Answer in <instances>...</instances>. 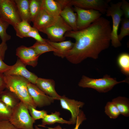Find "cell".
Segmentation results:
<instances>
[{"mask_svg": "<svg viewBox=\"0 0 129 129\" xmlns=\"http://www.w3.org/2000/svg\"><path fill=\"white\" fill-rule=\"evenodd\" d=\"M9 121L18 129H35L33 126L35 120L30 115L27 107L21 101L13 110Z\"/></svg>", "mask_w": 129, "mask_h": 129, "instance_id": "cell-4", "label": "cell"}, {"mask_svg": "<svg viewBox=\"0 0 129 129\" xmlns=\"http://www.w3.org/2000/svg\"><path fill=\"white\" fill-rule=\"evenodd\" d=\"M4 77V74L0 73V94L6 88Z\"/></svg>", "mask_w": 129, "mask_h": 129, "instance_id": "cell-38", "label": "cell"}, {"mask_svg": "<svg viewBox=\"0 0 129 129\" xmlns=\"http://www.w3.org/2000/svg\"><path fill=\"white\" fill-rule=\"evenodd\" d=\"M12 66L8 65L5 64L0 58V73L4 74L9 70Z\"/></svg>", "mask_w": 129, "mask_h": 129, "instance_id": "cell-35", "label": "cell"}, {"mask_svg": "<svg viewBox=\"0 0 129 129\" xmlns=\"http://www.w3.org/2000/svg\"><path fill=\"white\" fill-rule=\"evenodd\" d=\"M42 7L49 14L55 17L60 16L62 9L57 0H42Z\"/></svg>", "mask_w": 129, "mask_h": 129, "instance_id": "cell-19", "label": "cell"}, {"mask_svg": "<svg viewBox=\"0 0 129 129\" xmlns=\"http://www.w3.org/2000/svg\"><path fill=\"white\" fill-rule=\"evenodd\" d=\"M31 116L35 120L43 118L47 114V112L44 110H38L30 106L27 107Z\"/></svg>", "mask_w": 129, "mask_h": 129, "instance_id": "cell-31", "label": "cell"}, {"mask_svg": "<svg viewBox=\"0 0 129 129\" xmlns=\"http://www.w3.org/2000/svg\"><path fill=\"white\" fill-rule=\"evenodd\" d=\"M109 0H70L69 5L83 9L97 11L101 14L106 13Z\"/></svg>", "mask_w": 129, "mask_h": 129, "instance_id": "cell-9", "label": "cell"}, {"mask_svg": "<svg viewBox=\"0 0 129 129\" xmlns=\"http://www.w3.org/2000/svg\"><path fill=\"white\" fill-rule=\"evenodd\" d=\"M0 99L13 110L17 106L21 101L14 93L7 88L0 94Z\"/></svg>", "mask_w": 129, "mask_h": 129, "instance_id": "cell-18", "label": "cell"}, {"mask_svg": "<svg viewBox=\"0 0 129 129\" xmlns=\"http://www.w3.org/2000/svg\"><path fill=\"white\" fill-rule=\"evenodd\" d=\"M121 1L116 3H112L109 5L106 12V15L111 16L113 21L111 33L112 45L115 48L121 46V44L118 38V31L123 13L121 8Z\"/></svg>", "mask_w": 129, "mask_h": 129, "instance_id": "cell-6", "label": "cell"}, {"mask_svg": "<svg viewBox=\"0 0 129 129\" xmlns=\"http://www.w3.org/2000/svg\"><path fill=\"white\" fill-rule=\"evenodd\" d=\"M16 54L26 65L34 67L37 64L39 56L37 55L34 50L30 47L22 45L18 47L16 50Z\"/></svg>", "mask_w": 129, "mask_h": 129, "instance_id": "cell-13", "label": "cell"}, {"mask_svg": "<svg viewBox=\"0 0 129 129\" xmlns=\"http://www.w3.org/2000/svg\"><path fill=\"white\" fill-rule=\"evenodd\" d=\"M58 17H55L50 15L41 6L40 11L32 22L33 27L38 31L48 27L55 22Z\"/></svg>", "mask_w": 129, "mask_h": 129, "instance_id": "cell-15", "label": "cell"}, {"mask_svg": "<svg viewBox=\"0 0 129 129\" xmlns=\"http://www.w3.org/2000/svg\"><path fill=\"white\" fill-rule=\"evenodd\" d=\"M13 111L0 99V121H9Z\"/></svg>", "mask_w": 129, "mask_h": 129, "instance_id": "cell-29", "label": "cell"}, {"mask_svg": "<svg viewBox=\"0 0 129 129\" xmlns=\"http://www.w3.org/2000/svg\"><path fill=\"white\" fill-rule=\"evenodd\" d=\"M29 93L37 107L42 108L54 102L53 98L46 95L35 84L29 82L27 85Z\"/></svg>", "mask_w": 129, "mask_h": 129, "instance_id": "cell-10", "label": "cell"}, {"mask_svg": "<svg viewBox=\"0 0 129 129\" xmlns=\"http://www.w3.org/2000/svg\"><path fill=\"white\" fill-rule=\"evenodd\" d=\"M0 129H18L9 121H0Z\"/></svg>", "mask_w": 129, "mask_h": 129, "instance_id": "cell-34", "label": "cell"}, {"mask_svg": "<svg viewBox=\"0 0 129 129\" xmlns=\"http://www.w3.org/2000/svg\"><path fill=\"white\" fill-rule=\"evenodd\" d=\"M9 24L2 18H0V37L2 42L6 43L11 39V36L8 34L6 30Z\"/></svg>", "mask_w": 129, "mask_h": 129, "instance_id": "cell-28", "label": "cell"}, {"mask_svg": "<svg viewBox=\"0 0 129 129\" xmlns=\"http://www.w3.org/2000/svg\"><path fill=\"white\" fill-rule=\"evenodd\" d=\"M4 75L6 88L14 93L27 108L30 106L36 108L37 107L28 90L27 85L30 82L20 76Z\"/></svg>", "mask_w": 129, "mask_h": 129, "instance_id": "cell-2", "label": "cell"}, {"mask_svg": "<svg viewBox=\"0 0 129 129\" xmlns=\"http://www.w3.org/2000/svg\"><path fill=\"white\" fill-rule=\"evenodd\" d=\"M60 113L58 111H55L54 113H52L51 114H47L42 119V123L39 124L38 126L45 127L47 125H52L55 123H58L62 124H72L71 122L66 120L60 117Z\"/></svg>", "mask_w": 129, "mask_h": 129, "instance_id": "cell-20", "label": "cell"}, {"mask_svg": "<svg viewBox=\"0 0 129 129\" xmlns=\"http://www.w3.org/2000/svg\"><path fill=\"white\" fill-rule=\"evenodd\" d=\"M30 47L34 50L37 55L39 56L47 52L53 51L54 52H58L47 42L46 43H42L36 41Z\"/></svg>", "mask_w": 129, "mask_h": 129, "instance_id": "cell-25", "label": "cell"}, {"mask_svg": "<svg viewBox=\"0 0 129 129\" xmlns=\"http://www.w3.org/2000/svg\"><path fill=\"white\" fill-rule=\"evenodd\" d=\"M121 8L124 17L129 18V3L127 1L123 0L121 1Z\"/></svg>", "mask_w": 129, "mask_h": 129, "instance_id": "cell-33", "label": "cell"}, {"mask_svg": "<svg viewBox=\"0 0 129 129\" xmlns=\"http://www.w3.org/2000/svg\"><path fill=\"white\" fill-rule=\"evenodd\" d=\"M86 119L84 115L82 114H79L77 116L75 126L74 129H79L80 125Z\"/></svg>", "mask_w": 129, "mask_h": 129, "instance_id": "cell-36", "label": "cell"}, {"mask_svg": "<svg viewBox=\"0 0 129 129\" xmlns=\"http://www.w3.org/2000/svg\"><path fill=\"white\" fill-rule=\"evenodd\" d=\"M35 129H42L39 128L38 126L36 125H35ZM48 128V129H63L59 125H58L54 128Z\"/></svg>", "mask_w": 129, "mask_h": 129, "instance_id": "cell-40", "label": "cell"}, {"mask_svg": "<svg viewBox=\"0 0 129 129\" xmlns=\"http://www.w3.org/2000/svg\"><path fill=\"white\" fill-rule=\"evenodd\" d=\"M1 17V16H0V18Z\"/></svg>", "mask_w": 129, "mask_h": 129, "instance_id": "cell-41", "label": "cell"}, {"mask_svg": "<svg viewBox=\"0 0 129 129\" xmlns=\"http://www.w3.org/2000/svg\"><path fill=\"white\" fill-rule=\"evenodd\" d=\"M117 63L122 73L126 75H129V54L123 53L119 54L117 58Z\"/></svg>", "mask_w": 129, "mask_h": 129, "instance_id": "cell-23", "label": "cell"}, {"mask_svg": "<svg viewBox=\"0 0 129 129\" xmlns=\"http://www.w3.org/2000/svg\"><path fill=\"white\" fill-rule=\"evenodd\" d=\"M105 112L111 119H116L120 114L117 107L112 101L107 103L105 107Z\"/></svg>", "mask_w": 129, "mask_h": 129, "instance_id": "cell-27", "label": "cell"}, {"mask_svg": "<svg viewBox=\"0 0 129 129\" xmlns=\"http://www.w3.org/2000/svg\"><path fill=\"white\" fill-rule=\"evenodd\" d=\"M57 0L60 4L63 9L64 7L69 5L70 0Z\"/></svg>", "mask_w": 129, "mask_h": 129, "instance_id": "cell-39", "label": "cell"}, {"mask_svg": "<svg viewBox=\"0 0 129 129\" xmlns=\"http://www.w3.org/2000/svg\"><path fill=\"white\" fill-rule=\"evenodd\" d=\"M35 85L46 95L54 100H59L61 96L58 94L55 90V83L53 80L38 78Z\"/></svg>", "mask_w": 129, "mask_h": 129, "instance_id": "cell-14", "label": "cell"}, {"mask_svg": "<svg viewBox=\"0 0 129 129\" xmlns=\"http://www.w3.org/2000/svg\"><path fill=\"white\" fill-rule=\"evenodd\" d=\"M62 108L69 111L71 113V117L70 119L72 124H75L77 116L81 109L84 105V103L74 99H69L65 95L61 96L59 99Z\"/></svg>", "mask_w": 129, "mask_h": 129, "instance_id": "cell-11", "label": "cell"}, {"mask_svg": "<svg viewBox=\"0 0 129 129\" xmlns=\"http://www.w3.org/2000/svg\"><path fill=\"white\" fill-rule=\"evenodd\" d=\"M121 27L120 33L118 35L119 40L120 41L125 36L129 35V19L124 17L121 19Z\"/></svg>", "mask_w": 129, "mask_h": 129, "instance_id": "cell-30", "label": "cell"}, {"mask_svg": "<svg viewBox=\"0 0 129 129\" xmlns=\"http://www.w3.org/2000/svg\"><path fill=\"white\" fill-rule=\"evenodd\" d=\"M1 17L13 27L22 20L15 0H0Z\"/></svg>", "mask_w": 129, "mask_h": 129, "instance_id": "cell-7", "label": "cell"}, {"mask_svg": "<svg viewBox=\"0 0 129 129\" xmlns=\"http://www.w3.org/2000/svg\"><path fill=\"white\" fill-rule=\"evenodd\" d=\"M47 42L58 51L57 52H54V54L62 58L65 57L67 53L72 48L74 44V43L70 40L55 42H51L49 39H47Z\"/></svg>", "mask_w": 129, "mask_h": 129, "instance_id": "cell-16", "label": "cell"}, {"mask_svg": "<svg viewBox=\"0 0 129 129\" xmlns=\"http://www.w3.org/2000/svg\"><path fill=\"white\" fill-rule=\"evenodd\" d=\"M26 65L19 59H18L16 63L12 66L11 69L3 74L4 75L21 76L26 79L30 83L35 85L38 77L35 74L29 71L27 69Z\"/></svg>", "mask_w": 129, "mask_h": 129, "instance_id": "cell-12", "label": "cell"}, {"mask_svg": "<svg viewBox=\"0 0 129 129\" xmlns=\"http://www.w3.org/2000/svg\"><path fill=\"white\" fill-rule=\"evenodd\" d=\"M112 29L110 21L101 16L86 28L67 32L64 37L74 39L75 42L65 57L74 64L87 58L97 59L101 52L109 47Z\"/></svg>", "mask_w": 129, "mask_h": 129, "instance_id": "cell-1", "label": "cell"}, {"mask_svg": "<svg viewBox=\"0 0 129 129\" xmlns=\"http://www.w3.org/2000/svg\"><path fill=\"white\" fill-rule=\"evenodd\" d=\"M42 6V0H30L29 8L31 22H33L40 11Z\"/></svg>", "mask_w": 129, "mask_h": 129, "instance_id": "cell-26", "label": "cell"}, {"mask_svg": "<svg viewBox=\"0 0 129 129\" xmlns=\"http://www.w3.org/2000/svg\"><path fill=\"white\" fill-rule=\"evenodd\" d=\"M72 30V28L59 16L53 24L38 31L46 34L51 41L59 42L65 41V34Z\"/></svg>", "mask_w": 129, "mask_h": 129, "instance_id": "cell-5", "label": "cell"}, {"mask_svg": "<svg viewBox=\"0 0 129 129\" xmlns=\"http://www.w3.org/2000/svg\"><path fill=\"white\" fill-rule=\"evenodd\" d=\"M128 79L118 81L115 78L106 74L101 78L94 79L82 76L78 85L83 88L93 89L99 92L106 93L111 90L116 85L122 82L128 83Z\"/></svg>", "mask_w": 129, "mask_h": 129, "instance_id": "cell-3", "label": "cell"}, {"mask_svg": "<svg viewBox=\"0 0 129 129\" xmlns=\"http://www.w3.org/2000/svg\"><path fill=\"white\" fill-rule=\"evenodd\" d=\"M13 27L16 31V36L21 38H26L32 28L29 23L24 20H22Z\"/></svg>", "mask_w": 129, "mask_h": 129, "instance_id": "cell-24", "label": "cell"}, {"mask_svg": "<svg viewBox=\"0 0 129 129\" xmlns=\"http://www.w3.org/2000/svg\"><path fill=\"white\" fill-rule=\"evenodd\" d=\"M119 110L120 114L126 117L129 116V100L125 97L119 96L112 100Z\"/></svg>", "mask_w": 129, "mask_h": 129, "instance_id": "cell-22", "label": "cell"}, {"mask_svg": "<svg viewBox=\"0 0 129 129\" xmlns=\"http://www.w3.org/2000/svg\"><path fill=\"white\" fill-rule=\"evenodd\" d=\"M60 16L72 28L74 31H77L76 22L77 14L74 12L71 6L68 5L62 10Z\"/></svg>", "mask_w": 129, "mask_h": 129, "instance_id": "cell-17", "label": "cell"}, {"mask_svg": "<svg viewBox=\"0 0 129 129\" xmlns=\"http://www.w3.org/2000/svg\"><path fill=\"white\" fill-rule=\"evenodd\" d=\"M38 31L36 28L32 27L30 31L27 34L26 37H31L37 41L42 43L47 42V39L43 38L39 34Z\"/></svg>", "mask_w": 129, "mask_h": 129, "instance_id": "cell-32", "label": "cell"}, {"mask_svg": "<svg viewBox=\"0 0 129 129\" xmlns=\"http://www.w3.org/2000/svg\"><path fill=\"white\" fill-rule=\"evenodd\" d=\"M7 49L6 43L2 42L0 44V58L3 60L4 59L5 52Z\"/></svg>", "mask_w": 129, "mask_h": 129, "instance_id": "cell-37", "label": "cell"}, {"mask_svg": "<svg viewBox=\"0 0 129 129\" xmlns=\"http://www.w3.org/2000/svg\"><path fill=\"white\" fill-rule=\"evenodd\" d=\"M20 17L30 24L31 22L29 8L30 0H15Z\"/></svg>", "mask_w": 129, "mask_h": 129, "instance_id": "cell-21", "label": "cell"}, {"mask_svg": "<svg viewBox=\"0 0 129 129\" xmlns=\"http://www.w3.org/2000/svg\"><path fill=\"white\" fill-rule=\"evenodd\" d=\"M74 7V10L77 15L76 25L77 30L86 28L101 16L102 14L97 11Z\"/></svg>", "mask_w": 129, "mask_h": 129, "instance_id": "cell-8", "label": "cell"}]
</instances>
